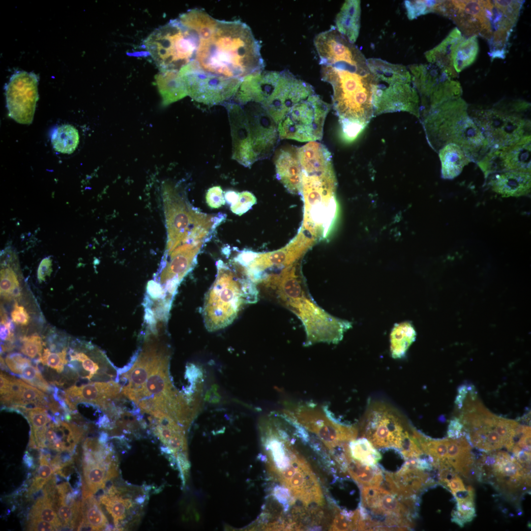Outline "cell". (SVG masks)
Returning <instances> with one entry per match:
<instances>
[{"instance_id": "6da1fadb", "label": "cell", "mask_w": 531, "mask_h": 531, "mask_svg": "<svg viewBox=\"0 0 531 531\" xmlns=\"http://www.w3.org/2000/svg\"><path fill=\"white\" fill-rule=\"evenodd\" d=\"M165 330L162 325L148 326L140 350L127 366L118 371L117 381L122 382V394L142 413L169 416L187 426L196 412L172 383Z\"/></svg>"}, {"instance_id": "7a4b0ae2", "label": "cell", "mask_w": 531, "mask_h": 531, "mask_svg": "<svg viewBox=\"0 0 531 531\" xmlns=\"http://www.w3.org/2000/svg\"><path fill=\"white\" fill-rule=\"evenodd\" d=\"M318 54L322 80L333 89L332 106L342 136L353 141L375 114L374 81L367 59L343 37L329 41Z\"/></svg>"}, {"instance_id": "3957f363", "label": "cell", "mask_w": 531, "mask_h": 531, "mask_svg": "<svg viewBox=\"0 0 531 531\" xmlns=\"http://www.w3.org/2000/svg\"><path fill=\"white\" fill-rule=\"evenodd\" d=\"M199 39L194 60L206 72L243 79L264 70L260 43L239 20L216 19Z\"/></svg>"}, {"instance_id": "277c9868", "label": "cell", "mask_w": 531, "mask_h": 531, "mask_svg": "<svg viewBox=\"0 0 531 531\" xmlns=\"http://www.w3.org/2000/svg\"><path fill=\"white\" fill-rule=\"evenodd\" d=\"M162 193L167 232L162 259L196 261L226 215L201 212L191 205L178 185H169Z\"/></svg>"}, {"instance_id": "5b68a950", "label": "cell", "mask_w": 531, "mask_h": 531, "mask_svg": "<svg viewBox=\"0 0 531 531\" xmlns=\"http://www.w3.org/2000/svg\"><path fill=\"white\" fill-rule=\"evenodd\" d=\"M264 287L271 291L279 302L301 321L306 334V346L320 342L338 343L352 327L350 322L331 316L312 301L295 263L279 274H270Z\"/></svg>"}, {"instance_id": "8992f818", "label": "cell", "mask_w": 531, "mask_h": 531, "mask_svg": "<svg viewBox=\"0 0 531 531\" xmlns=\"http://www.w3.org/2000/svg\"><path fill=\"white\" fill-rule=\"evenodd\" d=\"M216 266V278L206 295L203 309L205 325L210 331L230 325L243 306L255 302L258 295L256 284L236 262L229 266L219 260Z\"/></svg>"}, {"instance_id": "52a82bcc", "label": "cell", "mask_w": 531, "mask_h": 531, "mask_svg": "<svg viewBox=\"0 0 531 531\" xmlns=\"http://www.w3.org/2000/svg\"><path fill=\"white\" fill-rule=\"evenodd\" d=\"M244 110L236 103H226L231 128L233 159L250 167L268 158L279 139L276 124L259 104L248 103Z\"/></svg>"}, {"instance_id": "ba28073f", "label": "cell", "mask_w": 531, "mask_h": 531, "mask_svg": "<svg viewBox=\"0 0 531 531\" xmlns=\"http://www.w3.org/2000/svg\"><path fill=\"white\" fill-rule=\"evenodd\" d=\"M467 108L466 102L461 97L445 102L426 113L425 128L428 140L435 148L456 144L472 160L479 161L489 147L483 133L468 115Z\"/></svg>"}, {"instance_id": "9c48e42d", "label": "cell", "mask_w": 531, "mask_h": 531, "mask_svg": "<svg viewBox=\"0 0 531 531\" xmlns=\"http://www.w3.org/2000/svg\"><path fill=\"white\" fill-rule=\"evenodd\" d=\"M367 62L374 81L375 114L406 111L418 117L419 96L410 70L378 58Z\"/></svg>"}, {"instance_id": "30bf717a", "label": "cell", "mask_w": 531, "mask_h": 531, "mask_svg": "<svg viewBox=\"0 0 531 531\" xmlns=\"http://www.w3.org/2000/svg\"><path fill=\"white\" fill-rule=\"evenodd\" d=\"M199 40L177 19L155 30L144 45L160 70L179 71L194 59Z\"/></svg>"}, {"instance_id": "8fae6325", "label": "cell", "mask_w": 531, "mask_h": 531, "mask_svg": "<svg viewBox=\"0 0 531 531\" xmlns=\"http://www.w3.org/2000/svg\"><path fill=\"white\" fill-rule=\"evenodd\" d=\"M530 106L525 101H517L510 110H478L471 117L487 141L489 148H497L515 143L531 134V120L522 113Z\"/></svg>"}, {"instance_id": "7c38bea8", "label": "cell", "mask_w": 531, "mask_h": 531, "mask_svg": "<svg viewBox=\"0 0 531 531\" xmlns=\"http://www.w3.org/2000/svg\"><path fill=\"white\" fill-rule=\"evenodd\" d=\"M331 106L315 92L293 105L277 124L280 139L301 142L321 140Z\"/></svg>"}, {"instance_id": "4fadbf2b", "label": "cell", "mask_w": 531, "mask_h": 531, "mask_svg": "<svg viewBox=\"0 0 531 531\" xmlns=\"http://www.w3.org/2000/svg\"><path fill=\"white\" fill-rule=\"evenodd\" d=\"M283 413L315 435L329 448L338 447L357 436L355 427L339 422L326 406L312 403L287 404Z\"/></svg>"}, {"instance_id": "5bb4252c", "label": "cell", "mask_w": 531, "mask_h": 531, "mask_svg": "<svg viewBox=\"0 0 531 531\" xmlns=\"http://www.w3.org/2000/svg\"><path fill=\"white\" fill-rule=\"evenodd\" d=\"M187 94L207 105L222 104L234 97L243 79L229 78L202 69L194 60L179 71Z\"/></svg>"}, {"instance_id": "9a60e30c", "label": "cell", "mask_w": 531, "mask_h": 531, "mask_svg": "<svg viewBox=\"0 0 531 531\" xmlns=\"http://www.w3.org/2000/svg\"><path fill=\"white\" fill-rule=\"evenodd\" d=\"M433 12L452 20L466 36H491L492 0H436Z\"/></svg>"}, {"instance_id": "2e32d148", "label": "cell", "mask_w": 531, "mask_h": 531, "mask_svg": "<svg viewBox=\"0 0 531 531\" xmlns=\"http://www.w3.org/2000/svg\"><path fill=\"white\" fill-rule=\"evenodd\" d=\"M147 499V489L120 482L109 487L99 502L113 518L115 530L124 531L138 524Z\"/></svg>"}, {"instance_id": "e0dca14e", "label": "cell", "mask_w": 531, "mask_h": 531, "mask_svg": "<svg viewBox=\"0 0 531 531\" xmlns=\"http://www.w3.org/2000/svg\"><path fill=\"white\" fill-rule=\"evenodd\" d=\"M410 435L398 415L385 405L376 404L367 411L364 436L375 448L400 450Z\"/></svg>"}, {"instance_id": "ac0fdd59", "label": "cell", "mask_w": 531, "mask_h": 531, "mask_svg": "<svg viewBox=\"0 0 531 531\" xmlns=\"http://www.w3.org/2000/svg\"><path fill=\"white\" fill-rule=\"evenodd\" d=\"M38 81L34 73L21 71L13 74L5 85L9 115L19 123L29 124L33 120L38 97Z\"/></svg>"}, {"instance_id": "d6986e66", "label": "cell", "mask_w": 531, "mask_h": 531, "mask_svg": "<svg viewBox=\"0 0 531 531\" xmlns=\"http://www.w3.org/2000/svg\"><path fill=\"white\" fill-rule=\"evenodd\" d=\"M315 92L310 84L285 70L280 72L269 95L261 105L277 125L293 105Z\"/></svg>"}, {"instance_id": "ffe728a7", "label": "cell", "mask_w": 531, "mask_h": 531, "mask_svg": "<svg viewBox=\"0 0 531 531\" xmlns=\"http://www.w3.org/2000/svg\"><path fill=\"white\" fill-rule=\"evenodd\" d=\"M363 507L372 514L384 519L386 529H406L411 526L410 510L395 495L380 487L363 486Z\"/></svg>"}, {"instance_id": "44dd1931", "label": "cell", "mask_w": 531, "mask_h": 531, "mask_svg": "<svg viewBox=\"0 0 531 531\" xmlns=\"http://www.w3.org/2000/svg\"><path fill=\"white\" fill-rule=\"evenodd\" d=\"M77 348H70L67 366L82 379L107 382L118 377V371L105 354L89 343H81Z\"/></svg>"}, {"instance_id": "7402d4cb", "label": "cell", "mask_w": 531, "mask_h": 531, "mask_svg": "<svg viewBox=\"0 0 531 531\" xmlns=\"http://www.w3.org/2000/svg\"><path fill=\"white\" fill-rule=\"evenodd\" d=\"M65 391V402L71 413L77 411L78 404L86 403L98 407L106 413L125 397L122 393L121 384L114 380L74 385Z\"/></svg>"}, {"instance_id": "603a6c76", "label": "cell", "mask_w": 531, "mask_h": 531, "mask_svg": "<svg viewBox=\"0 0 531 531\" xmlns=\"http://www.w3.org/2000/svg\"><path fill=\"white\" fill-rule=\"evenodd\" d=\"M531 153L530 134L510 145L491 148L478 164L485 173L497 170L531 173Z\"/></svg>"}, {"instance_id": "cb8c5ba5", "label": "cell", "mask_w": 531, "mask_h": 531, "mask_svg": "<svg viewBox=\"0 0 531 531\" xmlns=\"http://www.w3.org/2000/svg\"><path fill=\"white\" fill-rule=\"evenodd\" d=\"M484 473L495 477L497 486L509 492L530 486V470L524 468L516 458L504 451H498L480 461Z\"/></svg>"}, {"instance_id": "d4e9b609", "label": "cell", "mask_w": 531, "mask_h": 531, "mask_svg": "<svg viewBox=\"0 0 531 531\" xmlns=\"http://www.w3.org/2000/svg\"><path fill=\"white\" fill-rule=\"evenodd\" d=\"M492 34L488 40L492 59L504 58L511 32L518 21L523 0H492Z\"/></svg>"}, {"instance_id": "484cf974", "label": "cell", "mask_w": 531, "mask_h": 531, "mask_svg": "<svg viewBox=\"0 0 531 531\" xmlns=\"http://www.w3.org/2000/svg\"><path fill=\"white\" fill-rule=\"evenodd\" d=\"M424 471L419 469L415 459H410L396 473L385 474V482L389 491L403 499L413 497L423 486L433 480Z\"/></svg>"}, {"instance_id": "4316f807", "label": "cell", "mask_w": 531, "mask_h": 531, "mask_svg": "<svg viewBox=\"0 0 531 531\" xmlns=\"http://www.w3.org/2000/svg\"><path fill=\"white\" fill-rule=\"evenodd\" d=\"M148 420L152 433L164 445L163 451L168 453L179 454L184 467L186 462L184 457L181 455H183L186 450V442L184 431L179 424L167 415L149 416Z\"/></svg>"}, {"instance_id": "83f0119b", "label": "cell", "mask_w": 531, "mask_h": 531, "mask_svg": "<svg viewBox=\"0 0 531 531\" xmlns=\"http://www.w3.org/2000/svg\"><path fill=\"white\" fill-rule=\"evenodd\" d=\"M89 430V425L80 426L74 423L59 420L50 422L46 434V448L58 452L73 453L77 444Z\"/></svg>"}, {"instance_id": "f1b7e54d", "label": "cell", "mask_w": 531, "mask_h": 531, "mask_svg": "<svg viewBox=\"0 0 531 531\" xmlns=\"http://www.w3.org/2000/svg\"><path fill=\"white\" fill-rule=\"evenodd\" d=\"M276 178L291 194L301 195V168L298 147L289 146L281 148L275 157Z\"/></svg>"}, {"instance_id": "f546056e", "label": "cell", "mask_w": 531, "mask_h": 531, "mask_svg": "<svg viewBox=\"0 0 531 531\" xmlns=\"http://www.w3.org/2000/svg\"><path fill=\"white\" fill-rule=\"evenodd\" d=\"M84 479L82 488L95 494L104 489L107 482L118 475V464L95 458L88 453L83 456Z\"/></svg>"}, {"instance_id": "4dcf8cb0", "label": "cell", "mask_w": 531, "mask_h": 531, "mask_svg": "<svg viewBox=\"0 0 531 531\" xmlns=\"http://www.w3.org/2000/svg\"><path fill=\"white\" fill-rule=\"evenodd\" d=\"M491 184L494 191L504 197L524 195L531 191V173L502 172L494 176Z\"/></svg>"}, {"instance_id": "1f68e13d", "label": "cell", "mask_w": 531, "mask_h": 531, "mask_svg": "<svg viewBox=\"0 0 531 531\" xmlns=\"http://www.w3.org/2000/svg\"><path fill=\"white\" fill-rule=\"evenodd\" d=\"M463 36L456 27L437 46L425 53L428 61L453 78L457 76L451 61L452 51L455 44Z\"/></svg>"}, {"instance_id": "d6a6232c", "label": "cell", "mask_w": 531, "mask_h": 531, "mask_svg": "<svg viewBox=\"0 0 531 531\" xmlns=\"http://www.w3.org/2000/svg\"><path fill=\"white\" fill-rule=\"evenodd\" d=\"M360 1L346 0L335 18V28L351 43L354 44L360 27Z\"/></svg>"}, {"instance_id": "836d02e7", "label": "cell", "mask_w": 531, "mask_h": 531, "mask_svg": "<svg viewBox=\"0 0 531 531\" xmlns=\"http://www.w3.org/2000/svg\"><path fill=\"white\" fill-rule=\"evenodd\" d=\"M155 79L164 105H169L188 95L179 71L160 70Z\"/></svg>"}, {"instance_id": "e575fe53", "label": "cell", "mask_w": 531, "mask_h": 531, "mask_svg": "<svg viewBox=\"0 0 531 531\" xmlns=\"http://www.w3.org/2000/svg\"><path fill=\"white\" fill-rule=\"evenodd\" d=\"M442 176L445 179H453L460 174L472 159L458 145L449 144L439 150Z\"/></svg>"}, {"instance_id": "d590c367", "label": "cell", "mask_w": 531, "mask_h": 531, "mask_svg": "<svg viewBox=\"0 0 531 531\" xmlns=\"http://www.w3.org/2000/svg\"><path fill=\"white\" fill-rule=\"evenodd\" d=\"M82 521L81 529L103 531L110 529L108 520L100 505V502L87 491H82L81 500Z\"/></svg>"}, {"instance_id": "8d00e7d4", "label": "cell", "mask_w": 531, "mask_h": 531, "mask_svg": "<svg viewBox=\"0 0 531 531\" xmlns=\"http://www.w3.org/2000/svg\"><path fill=\"white\" fill-rule=\"evenodd\" d=\"M11 410L24 415L29 421L35 441L39 448H46V434L52 420L47 411L43 408L17 407Z\"/></svg>"}, {"instance_id": "74e56055", "label": "cell", "mask_w": 531, "mask_h": 531, "mask_svg": "<svg viewBox=\"0 0 531 531\" xmlns=\"http://www.w3.org/2000/svg\"><path fill=\"white\" fill-rule=\"evenodd\" d=\"M478 44L476 36H463L453 47L451 53L453 67L459 73L472 64L476 58Z\"/></svg>"}, {"instance_id": "f35d334b", "label": "cell", "mask_w": 531, "mask_h": 531, "mask_svg": "<svg viewBox=\"0 0 531 531\" xmlns=\"http://www.w3.org/2000/svg\"><path fill=\"white\" fill-rule=\"evenodd\" d=\"M347 467L351 476L363 486L380 487L384 481L382 470L376 465L367 466L347 456Z\"/></svg>"}, {"instance_id": "ab89813d", "label": "cell", "mask_w": 531, "mask_h": 531, "mask_svg": "<svg viewBox=\"0 0 531 531\" xmlns=\"http://www.w3.org/2000/svg\"><path fill=\"white\" fill-rule=\"evenodd\" d=\"M415 337V329L411 323L404 322L396 324L390 333V352L392 357H403Z\"/></svg>"}, {"instance_id": "60d3db41", "label": "cell", "mask_w": 531, "mask_h": 531, "mask_svg": "<svg viewBox=\"0 0 531 531\" xmlns=\"http://www.w3.org/2000/svg\"><path fill=\"white\" fill-rule=\"evenodd\" d=\"M349 449L353 459L365 465H376L382 458L379 451L366 438L350 442Z\"/></svg>"}, {"instance_id": "b9f144b4", "label": "cell", "mask_w": 531, "mask_h": 531, "mask_svg": "<svg viewBox=\"0 0 531 531\" xmlns=\"http://www.w3.org/2000/svg\"><path fill=\"white\" fill-rule=\"evenodd\" d=\"M51 142L56 151L62 153H72L79 143L78 131L71 125L60 126L54 130Z\"/></svg>"}, {"instance_id": "7bdbcfd3", "label": "cell", "mask_w": 531, "mask_h": 531, "mask_svg": "<svg viewBox=\"0 0 531 531\" xmlns=\"http://www.w3.org/2000/svg\"><path fill=\"white\" fill-rule=\"evenodd\" d=\"M29 518L38 519L48 522L57 529L62 528V525L53 506L51 498L46 494L38 498L31 508Z\"/></svg>"}, {"instance_id": "ee69618b", "label": "cell", "mask_w": 531, "mask_h": 531, "mask_svg": "<svg viewBox=\"0 0 531 531\" xmlns=\"http://www.w3.org/2000/svg\"><path fill=\"white\" fill-rule=\"evenodd\" d=\"M467 493L464 497L454 496L457 502L456 510L452 512V521L462 527L465 523L471 521L475 516L474 502V490L469 486Z\"/></svg>"}, {"instance_id": "f6af8a7d", "label": "cell", "mask_w": 531, "mask_h": 531, "mask_svg": "<svg viewBox=\"0 0 531 531\" xmlns=\"http://www.w3.org/2000/svg\"><path fill=\"white\" fill-rule=\"evenodd\" d=\"M0 295L6 300L18 297L21 288L18 275L13 268L7 266L0 270Z\"/></svg>"}, {"instance_id": "bcb514c9", "label": "cell", "mask_w": 531, "mask_h": 531, "mask_svg": "<svg viewBox=\"0 0 531 531\" xmlns=\"http://www.w3.org/2000/svg\"><path fill=\"white\" fill-rule=\"evenodd\" d=\"M37 472L28 492V496L40 490L54 476V470L46 455L41 451Z\"/></svg>"}, {"instance_id": "7dc6e473", "label": "cell", "mask_w": 531, "mask_h": 531, "mask_svg": "<svg viewBox=\"0 0 531 531\" xmlns=\"http://www.w3.org/2000/svg\"><path fill=\"white\" fill-rule=\"evenodd\" d=\"M19 376L31 385L44 392L51 393L52 385L44 379L37 365H33L31 361L24 366Z\"/></svg>"}, {"instance_id": "c3c4849f", "label": "cell", "mask_w": 531, "mask_h": 531, "mask_svg": "<svg viewBox=\"0 0 531 531\" xmlns=\"http://www.w3.org/2000/svg\"><path fill=\"white\" fill-rule=\"evenodd\" d=\"M67 354V348L60 352H52L49 349L46 348L35 363H40L60 373L63 371L64 366L68 363Z\"/></svg>"}, {"instance_id": "681fc988", "label": "cell", "mask_w": 531, "mask_h": 531, "mask_svg": "<svg viewBox=\"0 0 531 531\" xmlns=\"http://www.w3.org/2000/svg\"><path fill=\"white\" fill-rule=\"evenodd\" d=\"M21 351L25 355L32 359H39L44 345L40 336L36 334L25 336L21 338Z\"/></svg>"}, {"instance_id": "f907efd6", "label": "cell", "mask_w": 531, "mask_h": 531, "mask_svg": "<svg viewBox=\"0 0 531 531\" xmlns=\"http://www.w3.org/2000/svg\"><path fill=\"white\" fill-rule=\"evenodd\" d=\"M436 0H405L407 16L410 20L433 12Z\"/></svg>"}, {"instance_id": "816d5d0a", "label": "cell", "mask_w": 531, "mask_h": 531, "mask_svg": "<svg viewBox=\"0 0 531 531\" xmlns=\"http://www.w3.org/2000/svg\"><path fill=\"white\" fill-rule=\"evenodd\" d=\"M256 202V198L252 193L243 191L239 193L238 199L236 204L231 206V210L240 216L248 211Z\"/></svg>"}, {"instance_id": "f5cc1de1", "label": "cell", "mask_w": 531, "mask_h": 531, "mask_svg": "<svg viewBox=\"0 0 531 531\" xmlns=\"http://www.w3.org/2000/svg\"><path fill=\"white\" fill-rule=\"evenodd\" d=\"M12 320H10L6 313L2 310L0 312V340L3 342L6 341V343L0 344H11L15 342L14 331V324Z\"/></svg>"}, {"instance_id": "db71d44e", "label": "cell", "mask_w": 531, "mask_h": 531, "mask_svg": "<svg viewBox=\"0 0 531 531\" xmlns=\"http://www.w3.org/2000/svg\"><path fill=\"white\" fill-rule=\"evenodd\" d=\"M30 361L31 360L29 358L17 353L8 354L5 359V362L8 368L18 376L24 366Z\"/></svg>"}, {"instance_id": "11a10c76", "label": "cell", "mask_w": 531, "mask_h": 531, "mask_svg": "<svg viewBox=\"0 0 531 531\" xmlns=\"http://www.w3.org/2000/svg\"><path fill=\"white\" fill-rule=\"evenodd\" d=\"M206 199L208 206L212 208H218L225 204L223 191L218 186L211 187L207 190Z\"/></svg>"}, {"instance_id": "9f6ffc18", "label": "cell", "mask_w": 531, "mask_h": 531, "mask_svg": "<svg viewBox=\"0 0 531 531\" xmlns=\"http://www.w3.org/2000/svg\"><path fill=\"white\" fill-rule=\"evenodd\" d=\"M11 320L17 325L25 326L30 323V316L26 309L15 301L11 312Z\"/></svg>"}, {"instance_id": "6f0895ef", "label": "cell", "mask_w": 531, "mask_h": 531, "mask_svg": "<svg viewBox=\"0 0 531 531\" xmlns=\"http://www.w3.org/2000/svg\"><path fill=\"white\" fill-rule=\"evenodd\" d=\"M27 529L29 531H57V528L50 523L38 519L29 518Z\"/></svg>"}, {"instance_id": "680465c9", "label": "cell", "mask_w": 531, "mask_h": 531, "mask_svg": "<svg viewBox=\"0 0 531 531\" xmlns=\"http://www.w3.org/2000/svg\"><path fill=\"white\" fill-rule=\"evenodd\" d=\"M463 425L459 418L451 419L448 425L447 434L448 438L457 439L465 436Z\"/></svg>"}, {"instance_id": "91938a15", "label": "cell", "mask_w": 531, "mask_h": 531, "mask_svg": "<svg viewBox=\"0 0 531 531\" xmlns=\"http://www.w3.org/2000/svg\"><path fill=\"white\" fill-rule=\"evenodd\" d=\"M52 260L49 257L43 259L40 263L37 269V279L39 283L45 280L46 277L52 272Z\"/></svg>"}, {"instance_id": "94428289", "label": "cell", "mask_w": 531, "mask_h": 531, "mask_svg": "<svg viewBox=\"0 0 531 531\" xmlns=\"http://www.w3.org/2000/svg\"><path fill=\"white\" fill-rule=\"evenodd\" d=\"M446 485L451 490L453 494L467 491L462 479L458 476V475H456L450 479Z\"/></svg>"}, {"instance_id": "6125c7cd", "label": "cell", "mask_w": 531, "mask_h": 531, "mask_svg": "<svg viewBox=\"0 0 531 531\" xmlns=\"http://www.w3.org/2000/svg\"><path fill=\"white\" fill-rule=\"evenodd\" d=\"M275 496L279 501L287 507L288 506V502L291 498V494L289 490L282 487H278L275 491Z\"/></svg>"}, {"instance_id": "be15d7a7", "label": "cell", "mask_w": 531, "mask_h": 531, "mask_svg": "<svg viewBox=\"0 0 531 531\" xmlns=\"http://www.w3.org/2000/svg\"><path fill=\"white\" fill-rule=\"evenodd\" d=\"M239 193L233 190H228L224 194L225 200L231 206L233 205L237 201Z\"/></svg>"}, {"instance_id": "e7e4bbea", "label": "cell", "mask_w": 531, "mask_h": 531, "mask_svg": "<svg viewBox=\"0 0 531 531\" xmlns=\"http://www.w3.org/2000/svg\"><path fill=\"white\" fill-rule=\"evenodd\" d=\"M23 461L29 468H34L33 458L28 451H26L23 457Z\"/></svg>"}]
</instances>
